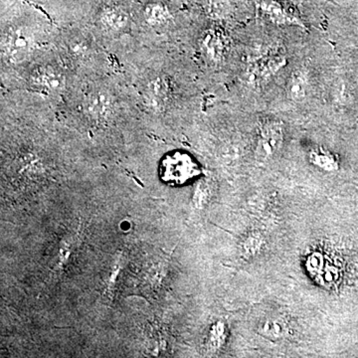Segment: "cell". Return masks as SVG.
<instances>
[{
    "label": "cell",
    "mask_w": 358,
    "mask_h": 358,
    "mask_svg": "<svg viewBox=\"0 0 358 358\" xmlns=\"http://www.w3.org/2000/svg\"><path fill=\"white\" fill-rule=\"evenodd\" d=\"M287 64L285 54L277 48L257 54L247 64L245 79L251 86H262Z\"/></svg>",
    "instance_id": "obj_1"
},
{
    "label": "cell",
    "mask_w": 358,
    "mask_h": 358,
    "mask_svg": "<svg viewBox=\"0 0 358 358\" xmlns=\"http://www.w3.org/2000/svg\"><path fill=\"white\" fill-rule=\"evenodd\" d=\"M199 167L189 155L174 152L162 159L160 176L162 180L171 185H182L199 176Z\"/></svg>",
    "instance_id": "obj_2"
},
{
    "label": "cell",
    "mask_w": 358,
    "mask_h": 358,
    "mask_svg": "<svg viewBox=\"0 0 358 358\" xmlns=\"http://www.w3.org/2000/svg\"><path fill=\"white\" fill-rule=\"evenodd\" d=\"M284 143V127L281 121L267 120L261 124L257 138L256 155L258 159L267 160L274 157L281 150Z\"/></svg>",
    "instance_id": "obj_3"
},
{
    "label": "cell",
    "mask_w": 358,
    "mask_h": 358,
    "mask_svg": "<svg viewBox=\"0 0 358 358\" xmlns=\"http://www.w3.org/2000/svg\"><path fill=\"white\" fill-rule=\"evenodd\" d=\"M257 8L264 17L267 18L273 24L305 28L301 18L289 11L278 0H260L257 2Z\"/></svg>",
    "instance_id": "obj_4"
},
{
    "label": "cell",
    "mask_w": 358,
    "mask_h": 358,
    "mask_svg": "<svg viewBox=\"0 0 358 358\" xmlns=\"http://www.w3.org/2000/svg\"><path fill=\"white\" fill-rule=\"evenodd\" d=\"M32 40L23 30H11L4 38L3 48L6 55L11 62L24 61L31 51Z\"/></svg>",
    "instance_id": "obj_5"
},
{
    "label": "cell",
    "mask_w": 358,
    "mask_h": 358,
    "mask_svg": "<svg viewBox=\"0 0 358 358\" xmlns=\"http://www.w3.org/2000/svg\"><path fill=\"white\" fill-rule=\"evenodd\" d=\"M200 47L205 57L211 62L219 63L225 57L228 42L222 32L216 29H208L202 34Z\"/></svg>",
    "instance_id": "obj_6"
},
{
    "label": "cell",
    "mask_w": 358,
    "mask_h": 358,
    "mask_svg": "<svg viewBox=\"0 0 358 358\" xmlns=\"http://www.w3.org/2000/svg\"><path fill=\"white\" fill-rule=\"evenodd\" d=\"M169 96V83L164 78L159 77L148 85L145 100L150 109L159 112L166 107Z\"/></svg>",
    "instance_id": "obj_7"
},
{
    "label": "cell",
    "mask_w": 358,
    "mask_h": 358,
    "mask_svg": "<svg viewBox=\"0 0 358 358\" xmlns=\"http://www.w3.org/2000/svg\"><path fill=\"white\" fill-rule=\"evenodd\" d=\"M310 88V79L307 71H294L286 85L287 96L294 103H301L306 100Z\"/></svg>",
    "instance_id": "obj_8"
},
{
    "label": "cell",
    "mask_w": 358,
    "mask_h": 358,
    "mask_svg": "<svg viewBox=\"0 0 358 358\" xmlns=\"http://www.w3.org/2000/svg\"><path fill=\"white\" fill-rule=\"evenodd\" d=\"M32 83L45 91H60L65 84L64 78L60 73L52 68H39L33 73Z\"/></svg>",
    "instance_id": "obj_9"
},
{
    "label": "cell",
    "mask_w": 358,
    "mask_h": 358,
    "mask_svg": "<svg viewBox=\"0 0 358 358\" xmlns=\"http://www.w3.org/2000/svg\"><path fill=\"white\" fill-rule=\"evenodd\" d=\"M308 162L313 166L327 171V173H334L339 169V162L336 155L324 148H315L310 150L308 152Z\"/></svg>",
    "instance_id": "obj_10"
},
{
    "label": "cell",
    "mask_w": 358,
    "mask_h": 358,
    "mask_svg": "<svg viewBox=\"0 0 358 358\" xmlns=\"http://www.w3.org/2000/svg\"><path fill=\"white\" fill-rule=\"evenodd\" d=\"M258 331L259 334L265 338L279 341L288 336L289 329L288 324L284 320L272 317L263 322Z\"/></svg>",
    "instance_id": "obj_11"
},
{
    "label": "cell",
    "mask_w": 358,
    "mask_h": 358,
    "mask_svg": "<svg viewBox=\"0 0 358 358\" xmlns=\"http://www.w3.org/2000/svg\"><path fill=\"white\" fill-rule=\"evenodd\" d=\"M265 240L261 233H251L242 243V253L245 258H252L262 251Z\"/></svg>",
    "instance_id": "obj_12"
},
{
    "label": "cell",
    "mask_w": 358,
    "mask_h": 358,
    "mask_svg": "<svg viewBox=\"0 0 358 358\" xmlns=\"http://www.w3.org/2000/svg\"><path fill=\"white\" fill-rule=\"evenodd\" d=\"M110 107L109 98L103 94H94L90 96L87 108L89 112L94 115H105Z\"/></svg>",
    "instance_id": "obj_13"
},
{
    "label": "cell",
    "mask_w": 358,
    "mask_h": 358,
    "mask_svg": "<svg viewBox=\"0 0 358 358\" xmlns=\"http://www.w3.org/2000/svg\"><path fill=\"white\" fill-rule=\"evenodd\" d=\"M209 196H210V190H209L208 183L206 181H200L195 188L194 196H193L195 206L199 208L203 207Z\"/></svg>",
    "instance_id": "obj_14"
},
{
    "label": "cell",
    "mask_w": 358,
    "mask_h": 358,
    "mask_svg": "<svg viewBox=\"0 0 358 358\" xmlns=\"http://www.w3.org/2000/svg\"><path fill=\"white\" fill-rule=\"evenodd\" d=\"M230 3L228 0H213L210 6V14L215 18H224L229 14Z\"/></svg>",
    "instance_id": "obj_15"
},
{
    "label": "cell",
    "mask_w": 358,
    "mask_h": 358,
    "mask_svg": "<svg viewBox=\"0 0 358 358\" xmlns=\"http://www.w3.org/2000/svg\"><path fill=\"white\" fill-rule=\"evenodd\" d=\"M224 338H225V327H224L222 322H218V324H215L213 329H211V345H213V348H219L221 343H223L224 339H225Z\"/></svg>",
    "instance_id": "obj_16"
},
{
    "label": "cell",
    "mask_w": 358,
    "mask_h": 358,
    "mask_svg": "<svg viewBox=\"0 0 358 358\" xmlns=\"http://www.w3.org/2000/svg\"><path fill=\"white\" fill-rule=\"evenodd\" d=\"M126 17L121 14L113 13L109 14L106 17V22L110 26V27L114 28V29H121L126 25Z\"/></svg>",
    "instance_id": "obj_17"
},
{
    "label": "cell",
    "mask_w": 358,
    "mask_h": 358,
    "mask_svg": "<svg viewBox=\"0 0 358 358\" xmlns=\"http://www.w3.org/2000/svg\"><path fill=\"white\" fill-rule=\"evenodd\" d=\"M166 20V13H164L162 9H154V10L150 11V14H148V22L152 25L162 24Z\"/></svg>",
    "instance_id": "obj_18"
}]
</instances>
